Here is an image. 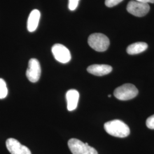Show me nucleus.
I'll use <instances>...</instances> for the list:
<instances>
[{
    "label": "nucleus",
    "instance_id": "nucleus-6",
    "mask_svg": "<svg viewBox=\"0 0 154 154\" xmlns=\"http://www.w3.org/2000/svg\"><path fill=\"white\" fill-rule=\"evenodd\" d=\"M55 60L62 63H67L71 60V53L66 46L60 44L54 45L51 48Z\"/></svg>",
    "mask_w": 154,
    "mask_h": 154
},
{
    "label": "nucleus",
    "instance_id": "nucleus-15",
    "mask_svg": "<svg viewBox=\"0 0 154 154\" xmlns=\"http://www.w3.org/2000/svg\"><path fill=\"white\" fill-rule=\"evenodd\" d=\"M123 0H105V5L109 8H112L117 5Z\"/></svg>",
    "mask_w": 154,
    "mask_h": 154
},
{
    "label": "nucleus",
    "instance_id": "nucleus-16",
    "mask_svg": "<svg viewBox=\"0 0 154 154\" xmlns=\"http://www.w3.org/2000/svg\"><path fill=\"white\" fill-rule=\"evenodd\" d=\"M146 126L149 129L154 130V114L148 118L146 121Z\"/></svg>",
    "mask_w": 154,
    "mask_h": 154
},
{
    "label": "nucleus",
    "instance_id": "nucleus-2",
    "mask_svg": "<svg viewBox=\"0 0 154 154\" xmlns=\"http://www.w3.org/2000/svg\"><path fill=\"white\" fill-rule=\"evenodd\" d=\"M89 46L97 51L103 52L109 48L110 40L109 38L102 33H94L88 38Z\"/></svg>",
    "mask_w": 154,
    "mask_h": 154
},
{
    "label": "nucleus",
    "instance_id": "nucleus-7",
    "mask_svg": "<svg viewBox=\"0 0 154 154\" xmlns=\"http://www.w3.org/2000/svg\"><path fill=\"white\" fill-rule=\"evenodd\" d=\"M41 68L39 61L35 58H32L29 61L26 75L31 82H37L41 77Z\"/></svg>",
    "mask_w": 154,
    "mask_h": 154
},
{
    "label": "nucleus",
    "instance_id": "nucleus-18",
    "mask_svg": "<svg viewBox=\"0 0 154 154\" xmlns=\"http://www.w3.org/2000/svg\"><path fill=\"white\" fill-rule=\"evenodd\" d=\"M111 95H109V98H110V97H111Z\"/></svg>",
    "mask_w": 154,
    "mask_h": 154
},
{
    "label": "nucleus",
    "instance_id": "nucleus-9",
    "mask_svg": "<svg viewBox=\"0 0 154 154\" xmlns=\"http://www.w3.org/2000/svg\"><path fill=\"white\" fill-rule=\"evenodd\" d=\"M88 72L96 76H103L110 73L112 70V67L108 65L95 64L88 66Z\"/></svg>",
    "mask_w": 154,
    "mask_h": 154
},
{
    "label": "nucleus",
    "instance_id": "nucleus-17",
    "mask_svg": "<svg viewBox=\"0 0 154 154\" xmlns=\"http://www.w3.org/2000/svg\"><path fill=\"white\" fill-rule=\"evenodd\" d=\"M136 1L143 2V3H146V4L154 3V0H136Z\"/></svg>",
    "mask_w": 154,
    "mask_h": 154
},
{
    "label": "nucleus",
    "instance_id": "nucleus-10",
    "mask_svg": "<svg viewBox=\"0 0 154 154\" xmlns=\"http://www.w3.org/2000/svg\"><path fill=\"white\" fill-rule=\"evenodd\" d=\"M66 98L67 110L69 111L75 110L77 109L79 98V94L78 91L74 89L69 90L66 93Z\"/></svg>",
    "mask_w": 154,
    "mask_h": 154
},
{
    "label": "nucleus",
    "instance_id": "nucleus-3",
    "mask_svg": "<svg viewBox=\"0 0 154 154\" xmlns=\"http://www.w3.org/2000/svg\"><path fill=\"white\" fill-rule=\"evenodd\" d=\"M138 90L132 84L126 83L117 88L114 90V95L121 100H128L132 99L137 96Z\"/></svg>",
    "mask_w": 154,
    "mask_h": 154
},
{
    "label": "nucleus",
    "instance_id": "nucleus-1",
    "mask_svg": "<svg viewBox=\"0 0 154 154\" xmlns=\"http://www.w3.org/2000/svg\"><path fill=\"white\" fill-rule=\"evenodd\" d=\"M104 128L109 134L118 138H125L130 133V128L126 124L118 119L105 123Z\"/></svg>",
    "mask_w": 154,
    "mask_h": 154
},
{
    "label": "nucleus",
    "instance_id": "nucleus-13",
    "mask_svg": "<svg viewBox=\"0 0 154 154\" xmlns=\"http://www.w3.org/2000/svg\"><path fill=\"white\" fill-rule=\"evenodd\" d=\"M8 93V90L6 86L5 81L0 78V99H4Z\"/></svg>",
    "mask_w": 154,
    "mask_h": 154
},
{
    "label": "nucleus",
    "instance_id": "nucleus-12",
    "mask_svg": "<svg viewBox=\"0 0 154 154\" xmlns=\"http://www.w3.org/2000/svg\"><path fill=\"white\" fill-rule=\"evenodd\" d=\"M148 48V45L145 42H139L129 45L127 48V53L130 55L138 54L144 51Z\"/></svg>",
    "mask_w": 154,
    "mask_h": 154
},
{
    "label": "nucleus",
    "instance_id": "nucleus-4",
    "mask_svg": "<svg viewBox=\"0 0 154 154\" xmlns=\"http://www.w3.org/2000/svg\"><path fill=\"white\" fill-rule=\"evenodd\" d=\"M68 146L72 154H98L94 148L75 138L69 140Z\"/></svg>",
    "mask_w": 154,
    "mask_h": 154
},
{
    "label": "nucleus",
    "instance_id": "nucleus-5",
    "mask_svg": "<svg viewBox=\"0 0 154 154\" xmlns=\"http://www.w3.org/2000/svg\"><path fill=\"white\" fill-rule=\"evenodd\" d=\"M149 9L150 7L149 4L143 3L136 0L130 1L127 6V11L129 13L138 17L146 16L149 13Z\"/></svg>",
    "mask_w": 154,
    "mask_h": 154
},
{
    "label": "nucleus",
    "instance_id": "nucleus-14",
    "mask_svg": "<svg viewBox=\"0 0 154 154\" xmlns=\"http://www.w3.org/2000/svg\"><path fill=\"white\" fill-rule=\"evenodd\" d=\"M79 0H69V9L71 11H75L79 4Z\"/></svg>",
    "mask_w": 154,
    "mask_h": 154
},
{
    "label": "nucleus",
    "instance_id": "nucleus-11",
    "mask_svg": "<svg viewBox=\"0 0 154 154\" xmlns=\"http://www.w3.org/2000/svg\"><path fill=\"white\" fill-rule=\"evenodd\" d=\"M41 13L37 9H34L30 13L28 17L27 28L28 31L30 32H33L36 30L38 26L39 22L40 20Z\"/></svg>",
    "mask_w": 154,
    "mask_h": 154
},
{
    "label": "nucleus",
    "instance_id": "nucleus-8",
    "mask_svg": "<svg viewBox=\"0 0 154 154\" xmlns=\"http://www.w3.org/2000/svg\"><path fill=\"white\" fill-rule=\"evenodd\" d=\"M6 148L11 154H32L31 151L25 146L14 138H9L6 142Z\"/></svg>",
    "mask_w": 154,
    "mask_h": 154
}]
</instances>
